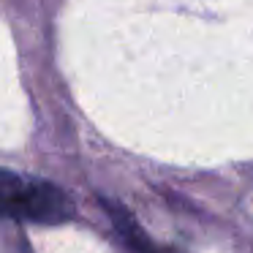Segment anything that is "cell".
Returning a JSON list of instances; mask_svg holds the SVG:
<instances>
[{
    "instance_id": "2",
    "label": "cell",
    "mask_w": 253,
    "mask_h": 253,
    "mask_svg": "<svg viewBox=\"0 0 253 253\" xmlns=\"http://www.w3.org/2000/svg\"><path fill=\"white\" fill-rule=\"evenodd\" d=\"M101 204H104L109 220L115 223L117 234H120L123 240L128 242V248H133L136 253H144V251H147V248H150V240L144 237V231L139 229L136 218H133V215L128 212L126 207H120L117 202H112V199H101Z\"/></svg>"
},
{
    "instance_id": "1",
    "label": "cell",
    "mask_w": 253,
    "mask_h": 253,
    "mask_svg": "<svg viewBox=\"0 0 253 253\" xmlns=\"http://www.w3.org/2000/svg\"><path fill=\"white\" fill-rule=\"evenodd\" d=\"M0 215L33 223H63L74 215V202L46 180L0 169Z\"/></svg>"
}]
</instances>
